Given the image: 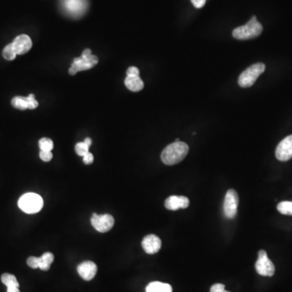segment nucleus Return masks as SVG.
<instances>
[{
    "label": "nucleus",
    "instance_id": "6ab92c4d",
    "mask_svg": "<svg viewBox=\"0 0 292 292\" xmlns=\"http://www.w3.org/2000/svg\"><path fill=\"white\" fill-rule=\"evenodd\" d=\"M11 105L14 108L18 109V110H24L28 109V102H27L26 97H22V96L13 97L11 100Z\"/></svg>",
    "mask_w": 292,
    "mask_h": 292
},
{
    "label": "nucleus",
    "instance_id": "423d86ee",
    "mask_svg": "<svg viewBox=\"0 0 292 292\" xmlns=\"http://www.w3.org/2000/svg\"><path fill=\"white\" fill-rule=\"evenodd\" d=\"M256 271L262 276L272 277L275 275V267L265 250H261L258 253V259L256 262Z\"/></svg>",
    "mask_w": 292,
    "mask_h": 292
},
{
    "label": "nucleus",
    "instance_id": "7c9ffc66",
    "mask_svg": "<svg viewBox=\"0 0 292 292\" xmlns=\"http://www.w3.org/2000/svg\"><path fill=\"white\" fill-rule=\"evenodd\" d=\"M84 142L85 143V144H86V145H88L89 147H90L91 145H92V140H91V138H89V137H87V138H85Z\"/></svg>",
    "mask_w": 292,
    "mask_h": 292
},
{
    "label": "nucleus",
    "instance_id": "2eb2a0df",
    "mask_svg": "<svg viewBox=\"0 0 292 292\" xmlns=\"http://www.w3.org/2000/svg\"><path fill=\"white\" fill-rule=\"evenodd\" d=\"M2 284L6 286V292H20L19 290V283L15 275L11 274H3L1 277Z\"/></svg>",
    "mask_w": 292,
    "mask_h": 292
},
{
    "label": "nucleus",
    "instance_id": "5701e85b",
    "mask_svg": "<svg viewBox=\"0 0 292 292\" xmlns=\"http://www.w3.org/2000/svg\"><path fill=\"white\" fill-rule=\"evenodd\" d=\"M89 147L84 142H79L75 146V150L76 154L81 157H84L85 154L89 153Z\"/></svg>",
    "mask_w": 292,
    "mask_h": 292
},
{
    "label": "nucleus",
    "instance_id": "1a4fd4ad",
    "mask_svg": "<svg viewBox=\"0 0 292 292\" xmlns=\"http://www.w3.org/2000/svg\"><path fill=\"white\" fill-rule=\"evenodd\" d=\"M63 9L73 17H79L86 10V0H61Z\"/></svg>",
    "mask_w": 292,
    "mask_h": 292
},
{
    "label": "nucleus",
    "instance_id": "9d476101",
    "mask_svg": "<svg viewBox=\"0 0 292 292\" xmlns=\"http://www.w3.org/2000/svg\"><path fill=\"white\" fill-rule=\"evenodd\" d=\"M275 155L281 162H287L292 158V135L287 136L279 143L275 151Z\"/></svg>",
    "mask_w": 292,
    "mask_h": 292
},
{
    "label": "nucleus",
    "instance_id": "a211bd4d",
    "mask_svg": "<svg viewBox=\"0 0 292 292\" xmlns=\"http://www.w3.org/2000/svg\"><path fill=\"white\" fill-rule=\"evenodd\" d=\"M54 259V255L51 253H44L43 255L39 258L38 268L43 271H49Z\"/></svg>",
    "mask_w": 292,
    "mask_h": 292
},
{
    "label": "nucleus",
    "instance_id": "cd10ccee",
    "mask_svg": "<svg viewBox=\"0 0 292 292\" xmlns=\"http://www.w3.org/2000/svg\"><path fill=\"white\" fill-rule=\"evenodd\" d=\"M127 76H140V71L136 67H130L127 70Z\"/></svg>",
    "mask_w": 292,
    "mask_h": 292
},
{
    "label": "nucleus",
    "instance_id": "393cba45",
    "mask_svg": "<svg viewBox=\"0 0 292 292\" xmlns=\"http://www.w3.org/2000/svg\"><path fill=\"white\" fill-rule=\"evenodd\" d=\"M27 264L32 269H37L39 267V258L30 257L27 260Z\"/></svg>",
    "mask_w": 292,
    "mask_h": 292
},
{
    "label": "nucleus",
    "instance_id": "0eeeda50",
    "mask_svg": "<svg viewBox=\"0 0 292 292\" xmlns=\"http://www.w3.org/2000/svg\"><path fill=\"white\" fill-rule=\"evenodd\" d=\"M239 206V196L236 190L230 189L226 194L223 211L225 216L228 219H232L236 216Z\"/></svg>",
    "mask_w": 292,
    "mask_h": 292
},
{
    "label": "nucleus",
    "instance_id": "a878e982",
    "mask_svg": "<svg viewBox=\"0 0 292 292\" xmlns=\"http://www.w3.org/2000/svg\"><path fill=\"white\" fill-rule=\"evenodd\" d=\"M39 156H40V158H41V160L46 162H50L53 158V154H52L51 151H42V150H41Z\"/></svg>",
    "mask_w": 292,
    "mask_h": 292
},
{
    "label": "nucleus",
    "instance_id": "f03ea898",
    "mask_svg": "<svg viewBox=\"0 0 292 292\" xmlns=\"http://www.w3.org/2000/svg\"><path fill=\"white\" fill-rule=\"evenodd\" d=\"M262 31L263 27L262 24L258 21L256 16H253L246 24L235 28L232 35L238 40H249L258 37L262 34Z\"/></svg>",
    "mask_w": 292,
    "mask_h": 292
},
{
    "label": "nucleus",
    "instance_id": "dca6fc26",
    "mask_svg": "<svg viewBox=\"0 0 292 292\" xmlns=\"http://www.w3.org/2000/svg\"><path fill=\"white\" fill-rule=\"evenodd\" d=\"M124 84H125V86L132 92H139L142 90L144 88V82L140 76H127L124 80Z\"/></svg>",
    "mask_w": 292,
    "mask_h": 292
},
{
    "label": "nucleus",
    "instance_id": "ddd939ff",
    "mask_svg": "<svg viewBox=\"0 0 292 292\" xmlns=\"http://www.w3.org/2000/svg\"><path fill=\"white\" fill-rule=\"evenodd\" d=\"M97 271V265L90 261L82 262L77 266L78 274L85 281H90L95 277Z\"/></svg>",
    "mask_w": 292,
    "mask_h": 292
},
{
    "label": "nucleus",
    "instance_id": "c85d7f7f",
    "mask_svg": "<svg viewBox=\"0 0 292 292\" xmlns=\"http://www.w3.org/2000/svg\"><path fill=\"white\" fill-rule=\"evenodd\" d=\"M93 159L94 158H93V154L89 153V152L83 157V162H84V164L86 165L92 164L93 162Z\"/></svg>",
    "mask_w": 292,
    "mask_h": 292
},
{
    "label": "nucleus",
    "instance_id": "7ed1b4c3",
    "mask_svg": "<svg viewBox=\"0 0 292 292\" xmlns=\"http://www.w3.org/2000/svg\"><path fill=\"white\" fill-rule=\"evenodd\" d=\"M97 63H98L97 57L91 54L90 49H85L82 52L81 56L74 58L68 72L71 76H74L78 71L90 69L96 66Z\"/></svg>",
    "mask_w": 292,
    "mask_h": 292
},
{
    "label": "nucleus",
    "instance_id": "6e6552de",
    "mask_svg": "<svg viewBox=\"0 0 292 292\" xmlns=\"http://www.w3.org/2000/svg\"><path fill=\"white\" fill-rule=\"evenodd\" d=\"M91 224L94 229L101 233H105L112 229L115 224V219L110 214H93L91 218Z\"/></svg>",
    "mask_w": 292,
    "mask_h": 292
},
{
    "label": "nucleus",
    "instance_id": "f8f14e48",
    "mask_svg": "<svg viewBox=\"0 0 292 292\" xmlns=\"http://www.w3.org/2000/svg\"><path fill=\"white\" fill-rule=\"evenodd\" d=\"M142 248L145 250V253L148 254H154L158 253L162 247V241L160 238L155 235H148L143 239Z\"/></svg>",
    "mask_w": 292,
    "mask_h": 292
},
{
    "label": "nucleus",
    "instance_id": "412c9836",
    "mask_svg": "<svg viewBox=\"0 0 292 292\" xmlns=\"http://www.w3.org/2000/svg\"><path fill=\"white\" fill-rule=\"evenodd\" d=\"M16 55H17V54L15 53L14 49H13L11 43L6 45V46H5L4 49H3V50H2V56H3V58H4L5 59H6V60H14L15 57H16Z\"/></svg>",
    "mask_w": 292,
    "mask_h": 292
},
{
    "label": "nucleus",
    "instance_id": "f257e3e1",
    "mask_svg": "<svg viewBox=\"0 0 292 292\" xmlns=\"http://www.w3.org/2000/svg\"><path fill=\"white\" fill-rule=\"evenodd\" d=\"M189 151V147L183 141H175L165 148L161 154V159L164 164L173 166L184 160Z\"/></svg>",
    "mask_w": 292,
    "mask_h": 292
},
{
    "label": "nucleus",
    "instance_id": "9b49d317",
    "mask_svg": "<svg viewBox=\"0 0 292 292\" xmlns=\"http://www.w3.org/2000/svg\"><path fill=\"white\" fill-rule=\"evenodd\" d=\"M11 45L16 54H24L30 50L32 42L28 35L21 34L14 39Z\"/></svg>",
    "mask_w": 292,
    "mask_h": 292
},
{
    "label": "nucleus",
    "instance_id": "bb28decb",
    "mask_svg": "<svg viewBox=\"0 0 292 292\" xmlns=\"http://www.w3.org/2000/svg\"><path fill=\"white\" fill-rule=\"evenodd\" d=\"M225 291V286L221 284H214L210 288V292H224Z\"/></svg>",
    "mask_w": 292,
    "mask_h": 292
},
{
    "label": "nucleus",
    "instance_id": "f3484780",
    "mask_svg": "<svg viewBox=\"0 0 292 292\" xmlns=\"http://www.w3.org/2000/svg\"><path fill=\"white\" fill-rule=\"evenodd\" d=\"M145 292H172V288L170 284L152 282L146 287Z\"/></svg>",
    "mask_w": 292,
    "mask_h": 292
},
{
    "label": "nucleus",
    "instance_id": "4468645a",
    "mask_svg": "<svg viewBox=\"0 0 292 292\" xmlns=\"http://www.w3.org/2000/svg\"><path fill=\"white\" fill-rule=\"evenodd\" d=\"M189 206V200L184 196H171L165 201V207L169 210L186 209Z\"/></svg>",
    "mask_w": 292,
    "mask_h": 292
},
{
    "label": "nucleus",
    "instance_id": "2f4dec72",
    "mask_svg": "<svg viewBox=\"0 0 292 292\" xmlns=\"http://www.w3.org/2000/svg\"><path fill=\"white\" fill-rule=\"evenodd\" d=\"M227 292V291H225V292Z\"/></svg>",
    "mask_w": 292,
    "mask_h": 292
},
{
    "label": "nucleus",
    "instance_id": "b1692460",
    "mask_svg": "<svg viewBox=\"0 0 292 292\" xmlns=\"http://www.w3.org/2000/svg\"><path fill=\"white\" fill-rule=\"evenodd\" d=\"M27 102H28V109L33 110V109L37 108L38 106V102L35 100L34 94H29L28 97H26Z\"/></svg>",
    "mask_w": 292,
    "mask_h": 292
},
{
    "label": "nucleus",
    "instance_id": "20e7f679",
    "mask_svg": "<svg viewBox=\"0 0 292 292\" xmlns=\"http://www.w3.org/2000/svg\"><path fill=\"white\" fill-rule=\"evenodd\" d=\"M18 206L26 214H36L43 207V199L36 193H25L18 201Z\"/></svg>",
    "mask_w": 292,
    "mask_h": 292
},
{
    "label": "nucleus",
    "instance_id": "4be33fe9",
    "mask_svg": "<svg viewBox=\"0 0 292 292\" xmlns=\"http://www.w3.org/2000/svg\"><path fill=\"white\" fill-rule=\"evenodd\" d=\"M39 147L42 151H51L54 148V143L50 139L43 137L38 142Z\"/></svg>",
    "mask_w": 292,
    "mask_h": 292
},
{
    "label": "nucleus",
    "instance_id": "aec40b11",
    "mask_svg": "<svg viewBox=\"0 0 292 292\" xmlns=\"http://www.w3.org/2000/svg\"><path fill=\"white\" fill-rule=\"evenodd\" d=\"M279 213L285 215H292V201H282L278 205Z\"/></svg>",
    "mask_w": 292,
    "mask_h": 292
},
{
    "label": "nucleus",
    "instance_id": "39448f33",
    "mask_svg": "<svg viewBox=\"0 0 292 292\" xmlns=\"http://www.w3.org/2000/svg\"><path fill=\"white\" fill-rule=\"evenodd\" d=\"M266 65L263 63H257L243 71L239 76L238 84L242 88H249L255 84L256 80L264 72Z\"/></svg>",
    "mask_w": 292,
    "mask_h": 292
},
{
    "label": "nucleus",
    "instance_id": "c756f323",
    "mask_svg": "<svg viewBox=\"0 0 292 292\" xmlns=\"http://www.w3.org/2000/svg\"><path fill=\"white\" fill-rule=\"evenodd\" d=\"M191 2L196 8H201L206 4V0H191Z\"/></svg>",
    "mask_w": 292,
    "mask_h": 292
}]
</instances>
